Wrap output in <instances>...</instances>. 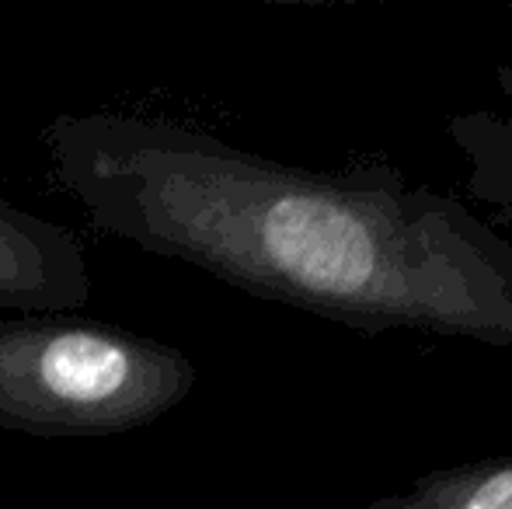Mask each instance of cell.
<instances>
[{"label":"cell","mask_w":512,"mask_h":509,"mask_svg":"<svg viewBox=\"0 0 512 509\" xmlns=\"http://www.w3.org/2000/svg\"><path fill=\"white\" fill-rule=\"evenodd\" d=\"M46 150L91 224L143 252L363 335L401 328L512 349V245L394 164L293 168L126 112L53 119Z\"/></svg>","instance_id":"cell-1"},{"label":"cell","mask_w":512,"mask_h":509,"mask_svg":"<svg viewBox=\"0 0 512 509\" xmlns=\"http://www.w3.org/2000/svg\"><path fill=\"white\" fill-rule=\"evenodd\" d=\"M196 363L150 335L84 318L0 321V429L112 436L189 398Z\"/></svg>","instance_id":"cell-2"},{"label":"cell","mask_w":512,"mask_h":509,"mask_svg":"<svg viewBox=\"0 0 512 509\" xmlns=\"http://www.w3.org/2000/svg\"><path fill=\"white\" fill-rule=\"evenodd\" d=\"M91 297L88 255L74 231L0 196V307L63 314Z\"/></svg>","instance_id":"cell-3"},{"label":"cell","mask_w":512,"mask_h":509,"mask_svg":"<svg viewBox=\"0 0 512 509\" xmlns=\"http://www.w3.org/2000/svg\"><path fill=\"white\" fill-rule=\"evenodd\" d=\"M512 14V4H509ZM502 109H471L450 119V140L467 161V196L492 206L512 227V63L495 67Z\"/></svg>","instance_id":"cell-4"},{"label":"cell","mask_w":512,"mask_h":509,"mask_svg":"<svg viewBox=\"0 0 512 509\" xmlns=\"http://www.w3.org/2000/svg\"><path fill=\"white\" fill-rule=\"evenodd\" d=\"M363 509H512V454L425 471L405 492Z\"/></svg>","instance_id":"cell-5"}]
</instances>
